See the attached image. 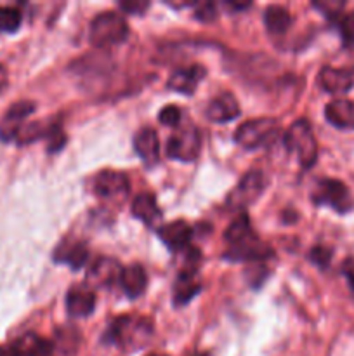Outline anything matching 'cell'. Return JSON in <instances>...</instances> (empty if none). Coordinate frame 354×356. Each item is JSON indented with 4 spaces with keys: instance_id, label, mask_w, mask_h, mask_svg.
Masks as SVG:
<instances>
[{
    "instance_id": "36",
    "label": "cell",
    "mask_w": 354,
    "mask_h": 356,
    "mask_svg": "<svg viewBox=\"0 0 354 356\" xmlns=\"http://www.w3.org/2000/svg\"><path fill=\"white\" fill-rule=\"evenodd\" d=\"M193 356H200V355H193Z\"/></svg>"
},
{
    "instance_id": "6",
    "label": "cell",
    "mask_w": 354,
    "mask_h": 356,
    "mask_svg": "<svg viewBox=\"0 0 354 356\" xmlns=\"http://www.w3.org/2000/svg\"><path fill=\"white\" fill-rule=\"evenodd\" d=\"M201 149L200 131L193 124L177 129L176 134L170 136L167 143V155L180 162H191L198 156Z\"/></svg>"
},
{
    "instance_id": "27",
    "label": "cell",
    "mask_w": 354,
    "mask_h": 356,
    "mask_svg": "<svg viewBox=\"0 0 354 356\" xmlns=\"http://www.w3.org/2000/svg\"><path fill=\"white\" fill-rule=\"evenodd\" d=\"M312 6L316 7L318 10H321L326 17H340V13L346 7V2H340V0H325V2H314Z\"/></svg>"
},
{
    "instance_id": "24",
    "label": "cell",
    "mask_w": 354,
    "mask_h": 356,
    "mask_svg": "<svg viewBox=\"0 0 354 356\" xmlns=\"http://www.w3.org/2000/svg\"><path fill=\"white\" fill-rule=\"evenodd\" d=\"M264 23L269 33L283 35L290 30L292 16L283 6H269L264 13Z\"/></svg>"
},
{
    "instance_id": "31",
    "label": "cell",
    "mask_w": 354,
    "mask_h": 356,
    "mask_svg": "<svg viewBox=\"0 0 354 356\" xmlns=\"http://www.w3.org/2000/svg\"><path fill=\"white\" fill-rule=\"evenodd\" d=\"M311 257L318 266H326L330 263V259H332V250L325 249V247H314L311 252Z\"/></svg>"
},
{
    "instance_id": "18",
    "label": "cell",
    "mask_w": 354,
    "mask_h": 356,
    "mask_svg": "<svg viewBox=\"0 0 354 356\" xmlns=\"http://www.w3.org/2000/svg\"><path fill=\"white\" fill-rule=\"evenodd\" d=\"M325 117L333 127L354 131V103L349 99H333L326 104Z\"/></svg>"
},
{
    "instance_id": "22",
    "label": "cell",
    "mask_w": 354,
    "mask_h": 356,
    "mask_svg": "<svg viewBox=\"0 0 354 356\" xmlns=\"http://www.w3.org/2000/svg\"><path fill=\"white\" fill-rule=\"evenodd\" d=\"M132 214L148 226H153L162 218V211H160L156 198L151 193H141L134 198V202H132Z\"/></svg>"
},
{
    "instance_id": "28",
    "label": "cell",
    "mask_w": 354,
    "mask_h": 356,
    "mask_svg": "<svg viewBox=\"0 0 354 356\" xmlns=\"http://www.w3.org/2000/svg\"><path fill=\"white\" fill-rule=\"evenodd\" d=\"M180 117H183L180 108L176 106V104H169V106H165L160 111L158 120L162 122L163 125H169V127H177L180 122Z\"/></svg>"
},
{
    "instance_id": "20",
    "label": "cell",
    "mask_w": 354,
    "mask_h": 356,
    "mask_svg": "<svg viewBox=\"0 0 354 356\" xmlns=\"http://www.w3.org/2000/svg\"><path fill=\"white\" fill-rule=\"evenodd\" d=\"M54 259L58 263H66L71 270H80L85 266L87 259H89V249L82 242H66L65 240L56 249Z\"/></svg>"
},
{
    "instance_id": "16",
    "label": "cell",
    "mask_w": 354,
    "mask_h": 356,
    "mask_svg": "<svg viewBox=\"0 0 354 356\" xmlns=\"http://www.w3.org/2000/svg\"><path fill=\"white\" fill-rule=\"evenodd\" d=\"M158 235L162 242L169 247L172 252H179V250L187 249L193 236V229L187 222L184 221H172L169 225L162 226L158 229Z\"/></svg>"
},
{
    "instance_id": "9",
    "label": "cell",
    "mask_w": 354,
    "mask_h": 356,
    "mask_svg": "<svg viewBox=\"0 0 354 356\" xmlns=\"http://www.w3.org/2000/svg\"><path fill=\"white\" fill-rule=\"evenodd\" d=\"M128 190H130L128 177L118 170H101L94 179V191L101 198H108V200L125 198Z\"/></svg>"
},
{
    "instance_id": "35",
    "label": "cell",
    "mask_w": 354,
    "mask_h": 356,
    "mask_svg": "<svg viewBox=\"0 0 354 356\" xmlns=\"http://www.w3.org/2000/svg\"><path fill=\"white\" fill-rule=\"evenodd\" d=\"M148 356H167V355H162V353H153V355H148Z\"/></svg>"
},
{
    "instance_id": "1",
    "label": "cell",
    "mask_w": 354,
    "mask_h": 356,
    "mask_svg": "<svg viewBox=\"0 0 354 356\" xmlns=\"http://www.w3.org/2000/svg\"><path fill=\"white\" fill-rule=\"evenodd\" d=\"M224 236L226 242L229 243V252L226 254V257H229V259L253 261L271 256L269 249H266L253 233L246 214L238 216L226 229Z\"/></svg>"
},
{
    "instance_id": "14",
    "label": "cell",
    "mask_w": 354,
    "mask_h": 356,
    "mask_svg": "<svg viewBox=\"0 0 354 356\" xmlns=\"http://www.w3.org/2000/svg\"><path fill=\"white\" fill-rule=\"evenodd\" d=\"M96 308V292L87 285H76L69 289L66 296V309L75 318L89 316Z\"/></svg>"
},
{
    "instance_id": "11",
    "label": "cell",
    "mask_w": 354,
    "mask_h": 356,
    "mask_svg": "<svg viewBox=\"0 0 354 356\" xmlns=\"http://www.w3.org/2000/svg\"><path fill=\"white\" fill-rule=\"evenodd\" d=\"M35 111V104L31 101H19L14 103L7 110L6 117L0 122V139L2 141H12L16 139L17 132L24 125V120Z\"/></svg>"
},
{
    "instance_id": "3",
    "label": "cell",
    "mask_w": 354,
    "mask_h": 356,
    "mask_svg": "<svg viewBox=\"0 0 354 356\" xmlns=\"http://www.w3.org/2000/svg\"><path fill=\"white\" fill-rule=\"evenodd\" d=\"M128 35V24L121 14L115 10L97 14L90 23L89 40L96 47H110L124 42Z\"/></svg>"
},
{
    "instance_id": "12",
    "label": "cell",
    "mask_w": 354,
    "mask_h": 356,
    "mask_svg": "<svg viewBox=\"0 0 354 356\" xmlns=\"http://www.w3.org/2000/svg\"><path fill=\"white\" fill-rule=\"evenodd\" d=\"M124 268L118 264L117 259L111 257H99L94 261L87 273V282L96 287H113L117 282H120V275Z\"/></svg>"
},
{
    "instance_id": "23",
    "label": "cell",
    "mask_w": 354,
    "mask_h": 356,
    "mask_svg": "<svg viewBox=\"0 0 354 356\" xmlns=\"http://www.w3.org/2000/svg\"><path fill=\"white\" fill-rule=\"evenodd\" d=\"M17 356H52V344L37 334H24L12 344Z\"/></svg>"
},
{
    "instance_id": "8",
    "label": "cell",
    "mask_w": 354,
    "mask_h": 356,
    "mask_svg": "<svg viewBox=\"0 0 354 356\" xmlns=\"http://www.w3.org/2000/svg\"><path fill=\"white\" fill-rule=\"evenodd\" d=\"M264 188H266L264 174L260 170H250V172H246L242 177L238 186L229 193L228 205L233 209L248 207V205H252L262 195Z\"/></svg>"
},
{
    "instance_id": "2",
    "label": "cell",
    "mask_w": 354,
    "mask_h": 356,
    "mask_svg": "<svg viewBox=\"0 0 354 356\" xmlns=\"http://www.w3.org/2000/svg\"><path fill=\"white\" fill-rule=\"evenodd\" d=\"M153 337V323L144 316H118L106 330L104 341L117 344L121 350H142Z\"/></svg>"
},
{
    "instance_id": "10",
    "label": "cell",
    "mask_w": 354,
    "mask_h": 356,
    "mask_svg": "<svg viewBox=\"0 0 354 356\" xmlns=\"http://www.w3.org/2000/svg\"><path fill=\"white\" fill-rule=\"evenodd\" d=\"M318 82L323 90L330 94H346L354 87V66L333 68L325 66L319 72Z\"/></svg>"
},
{
    "instance_id": "34",
    "label": "cell",
    "mask_w": 354,
    "mask_h": 356,
    "mask_svg": "<svg viewBox=\"0 0 354 356\" xmlns=\"http://www.w3.org/2000/svg\"><path fill=\"white\" fill-rule=\"evenodd\" d=\"M0 356H17L16 351H14V348H0Z\"/></svg>"
},
{
    "instance_id": "5",
    "label": "cell",
    "mask_w": 354,
    "mask_h": 356,
    "mask_svg": "<svg viewBox=\"0 0 354 356\" xmlns=\"http://www.w3.org/2000/svg\"><path fill=\"white\" fill-rule=\"evenodd\" d=\"M278 132H280V125L274 118L260 117L243 122L236 129L235 139L242 148L257 149L276 141Z\"/></svg>"
},
{
    "instance_id": "26",
    "label": "cell",
    "mask_w": 354,
    "mask_h": 356,
    "mask_svg": "<svg viewBox=\"0 0 354 356\" xmlns=\"http://www.w3.org/2000/svg\"><path fill=\"white\" fill-rule=\"evenodd\" d=\"M339 30L344 45L354 49V10L339 17Z\"/></svg>"
},
{
    "instance_id": "7",
    "label": "cell",
    "mask_w": 354,
    "mask_h": 356,
    "mask_svg": "<svg viewBox=\"0 0 354 356\" xmlns=\"http://www.w3.org/2000/svg\"><path fill=\"white\" fill-rule=\"evenodd\" d=\"M312 200L318 205H330L337 212H347L354 205L349 188L339 179L319 181L314 193H312Z\"/></svg>"
},
{
    "instance_id": "30",
    "label": "cell",
    "mask_w": 354,
    "mask_h": 356,
    "mask_svg": "<svg viewBox=\"0 0 354 356\" xmlns=\"http://www.w3.org/2000/svg\"><path fill=\"white\" fill-rule=\"evenodd\" d=\"M149 7V2L146 0H132V2H120V9L127 14H144Z\"/></svg>"
},
{
    "instance_id": "29",
    "label": "cell",
    "mask_w": 354,
    "mask_h": 356,
    "mask_svg": "<svg viewBox=\"0 0 354 356\" xmlns=\"http://www.w3.org/2000/svg\"><path fill=\"white\" fill-rule=\"evenodd\" d=\"M193 7H194V17H198L200 21H205V23L214 21L215 16H217V13H215V6L210 2H198V3H193Z\"/></svg>"
},
{
    "instance_id": "4",
    "label": "cell",
    "mask_w": 354,
    "mask_h": 356,
    "mask_svg": "<svg viewBox=\"0 0 354 356\" xmlns=\"http://www.w3.org/2000/svg\"><path fill=\"white\" fill-rule=\"evenodd\" d=\"M285 143H287L288 152L297 155L298 162L304 169H311L314 165L316 159H318V145H316L311 124L305 118H298L290 125L287 136H285Z\"/></svg>"
},
{
    "instance_id": "21",
    "label": "cell",
    "mask_w": 354,
    "mask_h": 356,
    "mask_svg": "<svg viewBox=\"0 0 354 356\" xmlns=\"http://www.w3.org/2000/svg\"><path fill=\"white\" fill-rule=\"evenodd\" d=\"M120 285L128 298H139L148 285V275H146L144 268L139 264H130V266L124 268L120 275Z\"/></svg>"
},
{
    "instance_id": "19",
    "label": "cell",
    "mask_w": 354,
    "mask_h": 356,
    "mask_svg": "<svg viewBox=\"0 0 354 356\" xmlns=\"http://www.w3.org/2000/svg\"><path fill=\"white\" fill-rule=\"evenodd\" d=\"M134 148L146 165H155L160 160V141L153 129L144 127L135 134Z\"/></svg>"
},
{
    "instance_id": "33",
    "label": "cell",
    "mask_w": 354,
    "mask_h": 356,
    "mask_svg": "<svg viewBox=\"0 0 354 356\" xmlns=\"http://www.w3.org/2000/svg\"><path fill=\"white\" fill-rule=\"evenodd\" d=\"M7 86V70L0 65V90L6 89Z\"/></svg>"
},
{
    "instance_id": "15",
    "label": "cell",
    "mask_w": 354,
    "mask_h": 356,
    "mask_svg": "<svg viewBox=\"0 0 354 356\" xmlns=\"http://www.w3.org/2000/svg\"><path fill=\"white\" fill-rule=\"evenodd\" d=\"M205 76L203 66L200 65H191L186 66V68H179L170 75L169 82H167V87L170 90H176V92L180 94H193L196 90L200 80Z\"/></svg>"
},
{
    "instance_id": "25",
    "label": "cell",
    "mask_w": 354,
    "mask_h": 356,
    "mask_svg": "<svg viewBox=\"0 0 354 356\" xmlns=\"http://www.w3.org/2000/svg\"><path fill=\"white\" fill-rule=\"evenodd\" d=\"M21 10L16 7H0V33H12L21 26Z\"/></svg>"
},
{
    "instance_id": "32",
    "label": "cell",
    "mask_w": 354,
    "mask_h": 356,
    "mask_svg": "<svg viewBox=\"0 0 354 356\" xmlns=\"http://www.w3.org/2000/svg\"><path fill=\"white\" fill-rule=\"evenodd\" d=\"M342 271H344V275H346L349 285L353 287V291H354V257H351V259H347L346 263H344Z\"/></svg>"
},
{
    "instance_id": "17",
    "label": "cell",
    "mask_w": 354,
    "mask_h": 356,
    "mask_svg": "<svg viewBox=\"0 0 354 356\" xmlns=\"http://www.w3.org/2000/svg\"><path fill=\"white\" fill-rule=\"evenodd\" d=\"M201 285L196 278V268H186L177 275L174 284V305L184 306L200 292Z\"/></svg>"
},
{
    "instance_id": "13",
    "label": "cell",
    "mask_w": 354,
    "mask_h": 356,
    "mask_svg": "<svg viewBox=\"0 0 354 356\" xmlns=\"http://www.w3.org/2000/svg\"><path fill=\"white\" fill-rule=\"evenodd\" d=\"M205 115L208 120L224 124V122L235 120L239 115V104L231 92H221L210 99V103L205 108Z\"/></svg>"
}]
</instances>
